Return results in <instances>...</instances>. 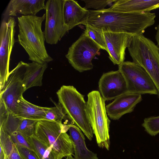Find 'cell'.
I'll return each instance as SVG.
<instances>
[{
    "label": "cell",
    "mask_w": 159,
    "mask_h": 159,
    "mask_svg": "<svg viewBox=\"0 0 159 159\" xmlns=\"http://www.w3.org/2000/svg\"><path fill=\"white\" fill-rule=\"evenodd\" d=\"M47 67V63H26L23 80L24 92L31 87L42 85L43 75Z\"/></svg>",
    "instance_id": "obj_19"
},
{
    "label": "cell",
    "mask_w": 159,
    "mask_h": 159,
    "mask_svg": "<svg viewBox=\"0 0 159 159\" xmlns=\"http://www.w3.org/2000/svg\"><path fill=\"white\" fill-rule=\"evenodd\" d=\"M109 57L114 65H119L124 61L125 50L133 35L128 34L106 31L103 32Z\"/></svg>",
    "instance_id": "obj_13"
},
{
    "label": "cell",
    "mask_w": 159,
    "mask_h": 159,
    "mask_svg": "<svg viewBox=\"0 0 159 159\" xmlns=\"http://www.w3.org/2000/svg\"><path fill=\"white\" fill-rule=\"evenodd\" d=\"M66 159H75L74 157L72 156V155H70L67 157Z\"/></svg>",
    "instance_id": "obj_33"
},
{
    "label": "cell",
    "mask_w": 159,
    "mask_h": 159,
    "mask_svg": "<svg viewBox=\"0 0 159 159\" xmlns=\"http://www.w3.org/2000/svg\"><path fill=\"white\" fill-rule=\"evenodd\" d=\"M45 0H11L4 12L5 16H36L40 11L45 10Z\"/></svg>",
    "instance_id": "obj_16"
},
{
    "label": "cell",
    "mask_w": 159,
    "mask_h": 159,
    "mask_svg": "<svg viewBox=\"0 0 159 159\" xmlns=\"http://www.w3.org/2000/svg\"><path fill=\"white\" fill-rule=\"evenodd\" d=\"M48 108L33 104L25 100L22 96L18 102L14 116L19 119L43 120Z\"/></svg>",
    "instance_id": "obj_20"
},
{
    "label": "cell",
    "mask_w": 159,
    "mask_h": 159,
    "mask_svg": "<svg viewBox=\"0 0 159 159\" xmlns=\"http://www.w3.org/2000/svg\"><path fill=\"white\" fill-rule=\"evenodd\" d=\"M133 62L143 68L150 76L159 98V48L143 34L132 36L127 48Z\"/></svg>",
    "instance_id": "obj_4"
},
{
    "label": "cell",
    "mask_w": 159,
    "mask_h": 159,
    "mask_svg": "<svg viewBox=\"0 0 159 159\" xmlns=\"http://www.w3.org/2000/svg\"><path fill=\"white\" fill-rule=\"evenodd\" d=\"M69 124L52 121L40 120L36 123L34 134L52 148L57 159L74 155L73 142L66 132Z\"/></svg>",
    "instance_id": "obj_5"
},
{
    "label": "cell",
    "mask_w": 159,
    "mask_h": 159,
    "mask_svg": "<svg viewBox=\"0 0 159 159\" xmlns=\"http://www.w3.org/2000/svg\"><path fill=\"white\" fill-rule=\"evenodd\" d=\"M87 97V116L98 145L100 148L109 150L111 121L107 112L105 101L97 90L89 92Z\"/></svg>",
    "instance_id": "obj_6"
},
{
    "label": "cell",
    "mask_w": 159,
    "mask_h": 159,
    "mask_svg": "<svg viewBox=\"0 0 159 159\" xmlns=\"http://www.w3.org/2000/svg\"><path fill=\"white\" fill-rule=\"evenodd\" d=\"M0 146V159H5L6 157L5 153L1 146Z\"/></svg>",
    "instance_id": "obj_32"
},
{
    "label": "cell",
    "mask_w": 159,
    "mask_h": 159,
    "mask_svg": "<svg viewBox=\"0 0 159 159\" xmlns=\"http://www.w3.org/2000/svg\"><path fill=\"white\" fill-rule=\"evenodd\" d=\"M15 144L10 135L2 128H0V146L3 149L6 157L11 153Z\"/></svg>",
    "instance_id": "obj_26"
},
{
    "label": "cell",
    "mask_w": 159,
    "mask_h": 159,
    "mask_svg": "<svg viewBox=\"0 0 159 159\" xmlns=\"http://www.w3.org/2000/svg\"><path fill=\"white\" fill-rule=\"evenodd\" d=\"M88 19L82 25H88L103 32L106 31L140 35L155 22L156 15L150 12L128 13L114 11L109 8L89 10Z\"/></svg>",
    "instance_id": "obj_1"
},
{
    "label": "cell",
    "mask_w": 159,
    "mask_h": 159,
    "mask_svg": "<svg viewBox=\"0 0 159 159\" xmlns=\"http://www.w3.org/2000/svg\"><path fill=\"white\" fill-rule=\"evenodd\" d=\"M159 8V0H116L109 9L128 13L150 12Z\"/></svg>",
    "instance_id": "obj_17"
},
{
    "label": "cell",
    "mask_w": 159,
    "mask_h": 159,
    "mask_svg": "<svg viewBox=\"0 0 159 159\" xmlns=\"http://www.w3.org/2000/svg\"><path fill=\"white\" fill-rule=\"evenodd\" d=\"M118 70L124 78L127 92L157 95V90L152 80L141 66L133 62L126 61L119 65Z\"/></svg>",
    "instance_id": "obj_8"
},
{
    "label": "cell",
    "mask_w": 159,
    "mask_h": 159,
    "mask_svg": "<svg viewBox=\"0 0 159 159\" xmlns=\"http://www.w3.org/2000/svg\"><path fill=\"white\" fill-rule=\"evenodd\" d=\"M155 38L157 43V46L159 48V24L157 27Z\"/></svg>",
    "instance_id": "obj_31"
},
{
    "label": "cell",
    "mask_w": 159,
    "mask_h": 159,
    "mask_svg": "<svg viewBox=\"0 0 159 159\" xmlns=\"http://www.w3.org/2000/svg\"><path fill=\"white\" fill-rule=\"evenodd\" d=\"M63 19L68 30L80 24H82L89 17V10L82 7L77 1L63 0Z\"/></svg>",
    "instance_id": "obj_15"
},
{
    "label": "cell",
    "mask_w": 159,
    "mask_h": 159,
    "mask_svg": "<svg viewBox=\"0 0 159 159\" xmlns=\"http://www.w3.org/2000/svg\"><path fill=\"white\" fill-rule=\"evenodd\" d=\"M66 118L68 119L63 107L58 102L54 107H48L44 120L62 123V120Z\"/></svg>",
    "instance_id": "obj_22"
},
{
    "label": "cell",
    "mask_w": 159,
    "mask_h": 159,
    "mask_svg": "<svg viewBox=\"0 0 159 159\" xmlns=\"http://www.w3.org/2000/svg\"><path fill=\"white\" fill-rule=\"evenodd\" d=\"M70 136L74 144L75 159H98L97 154L87 147L81 130L76 125L69 124Z\"/></svg>",
    "instance_id": "obj_18"
},
{
    "label": "cell",
    "mask_w": 159,
    "mask_h": 159,
    "mask_svg": "<svg viewBox=\"0 0 159 159\" xmlns=\"http://www.w3.org/2000/svg\"><path fill=\"white\" fill-rule=\"evenodd\" d=\"M6 159H23L19 154L15 144L11 152L6 157Z\"/></svg>",
    "instance_id": "obj_30"
},
{
    "label": "cell",
    "mask_w": 159,
    "mask_h": 159,
    "mask_svg": "<svg viewBox=\"0 0 159 159\" xmlns=\"http://www.w3.org/2000/svg\"><path fill=\"white\" fill-rule=\"evenodd\" d=\"M115 0H83L85 3L84 8L87 9L88 8H93L96 10L104 9L105 7L108 5L115 2Z\"/></svg>",
    "instance_id": "obj_27"
},
{
    "label": "cell",
    "mask_w": 159,
    "mask_h": 159,
    "mask_svg": "<svg viewBox=\"0 0 159 159\" xmlns=\"http://www.w3.org/2000/svg\"><path fill=\"white\" fill-rule=\"evenodd\" d=\"M26 62L20 61L10 72L4 87L0 91V99L9 112L15 115L18 102L24 93L23 80Z\"/></svg>",
    "instance_id": "obj_11"
},
{
    "label": "cell",
    "mask_w": 159,
    "mask_h": 159,
    "mask_svg": "<svg viewBox=\"0 0 159 159\" xmlns=\"http://www.w3.org/2000/svg\"><path fill=\"white\" fill-rule=\"evenodd\" d=\"M46 14L42 16H22L17 18L19 34L18 41L32 62L43 64L53 61L48 53L45 45V39L42 30Z\"/></svg>",
    "instance_id": "obj_2"
},
{
    "label": "cell",
    "mask_w": 159,
    "mask_h": 159,
    "mask_svg": "<svg viewBox=\"0 0 159 159\" xmlns=\"http://www.w3.org/2000/svg\"><path fill=\"white\" fill-rule=\"evenodd\" d=\"M98 85L99 91L105 101L114 100L127 92L125 81L119 70L103 73Z\"/></svg>",
    "instance_id": "obj_12"
},
{
    "label": "cell",
    "mask_w": 159,
    "mask_h": 159,
    "mask_svg": "<svg viewBox=\"0 0 159 159\" xmlns=\"http://www.w3.org/2000/svg\"><path fill=\"white\" fill-rule=\"evenodd\" d=\"M16 146L19 154L23 159H38L33 151L25 147Z\"/></svg>",
    "instance_id": "obj_29"
},
{
    "label": "cell",
    "mask_w": 159,
    "mask_h": 159,
    "mask_svg": "<svg viewBox=\"0 0 159 159\" xmlns=\"http://www.w3.org/2000/svg\"><path fill=\"white\" fill-rule=\"evenodd\" d=\"M84 32L100 48L108 52V49L103 32L92 27L86 25Z\"/></svg>",
    "instance_id": "obj_23"
},
{
    "label": "cell",
    "mask_w": 159,
    "mask_h": 159,
    "mask_svg": "<svg viewBox=\"0 0 159 159\" xmlns=\"http://www.w3.org/2000/svg\"><path fill=\"white\" fill-rule=\"evenodd\" d=\"M100 49L84 32L69 48L66 57L75 70L82 72L93 68L92 60Z\"/></svg>",
    "instance_id": "obj_7"
},
{
    "label": "cell",
    "mask_w": 159,
    "mask_h": 159,
    "mask_svg": "<svg viewBox=\"0 0 159 159\" xmlns=\"http://www.w3.org/2000/svg\"><path fill=\"white\" fill-rule=\"evenodd\" d=\"M142 100L141 94L125 93L106 106L107 115L111 120H118L125 114L132 112Z\"/></svg>",
    "instance_id": "obj_14"
},
{
    "label": "cell",
    "mask_w": 159,
    "mask_h": 159,
    "mask_svg": "<svg viewBox=\"0 0 159 159\" xmlns=\"http://www.w3.org/2000/svg\"><path fill=\"white\" fill-rule=\"evenodd\" d=\"M38 121L26 119H19L16 131L28 138L34 134L35 125Z\"/></svg>",
    "instance_id": "obj_24"
},
{
    "label": "cell",
    "mask_w": 159,
    "mask_h": 159,
    "mask_svg": "<svg viewBox=\"0 0 159 159\" xmlns=\"http://www.w3.org/2000/svg\"><path fill=\"white\" fill-rule=\"evenodd\" d=\"M16 23L15 18L9 17L3 20L0 29V91L3 88L10 72L11 53L15 42Z\"/></svg>",
    "instance_id": "obj_10"
},
{
    "label": "cell",
    "mask_w": 159,
    "mask_h": 159,
    "mask_svg": "<svg viewBox=\"0 0 159 159\" xmlns=\"http://www.w3.org/2000/svg\"><path fill=\"white\" fill-rule=\"evenodd\" d=\"M10 135L16 145L25 147L33 151L28 140V138L17 131L13 132Z\"/></svg>",
    "instance_id": "obj_28"
},
{
    "label": "cell",
    "mask_w": 159,
    "mask_h": 159,
    "mask_svg": "<svg viewBox=\"0 0 159 159\" xmlns=\"http://www.w3.org/2000/svg\"><path fill=\"white\" fill-rule=\"evenodd\" d=\"M142 126L150 135L155 136L159 133V116L145 118Z\"/></svg>",
    "instance_id": "obj_25"
},
{
    "label": "cell",
    "mask_w": 159,
    "mask_h": 159,
    "mask_svg": "<svg viewBox=\"0 0 159 159\" xmlns=\"http://www.w3.org/2000/svg\"><path fill=\"white\" fill-rule=\"evenodd\" d=\"M57 94L58 102L63 107L71 124L79 128L91 141L93 134L88 119L84 95L71 85L62 86Z\"/></svg>",
    "instance_id": "obj_3"
},
{
    "label": "cell",
    "mask_w": 159,
    "mask_h": 159,
    "mask_svg": "<svg viewBox=\"0 0 159 159\" xmlns=\"http://www.w3.org/2000/svg\"><path fill=\"white\" fill-rule=\"evenodd\" d=\"M28 140L38 159H57L52 147L34 134L28 137Z\"/></svg>",
    "instance_id": "obj_21"
},
{
    "label": "cell",
    "mask_w": 159,
    "mask_h": 159,
    "mask_svg": "<svg viewBox=\"0 0 159 159\" xmlns=\"http://www.w3.org/2000/svg\"><path fill=\"white\" fill-rule=\"evenodd\" d=\"M63 0H48L45 4L46 18L43 31L46 42L57 44L69 30L62 14Z\"/></svg>",
    "instance_id": "obj_9"
}]
</instances>
